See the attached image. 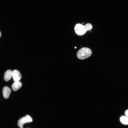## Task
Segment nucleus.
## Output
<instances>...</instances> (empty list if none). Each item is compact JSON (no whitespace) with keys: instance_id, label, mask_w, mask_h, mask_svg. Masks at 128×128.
Segmentation results:
<instances>
[{"instance_id":"nucleus-9","label":"nucleus","mask_w":128,"mask_h":128,"mask_svg":"<svg viewBox=\"0 0 128 128\" xmlns=\"http://www.w3.org/2000/svg\"><path fill=\"white\" fill-rule=\"evenodd\" d=\"M126 115L128 117V110H126L125 112Z\"/></svg>"},{"instance_id":"nucleus-8","label":"nucleus","mask_w":128,"mask_h":128,"mask_svg":"<svg viewBox=\"0 0 128 128\" xmlns=\"http://www.w3.org/2000/svg\"><path fill=\"white\" fill-rule=\"evenodd\" d=\"M120 121L123 124L125 125H128V117L127 116H123L120 118Z\"/></svg>"},{"instance_id":"nucleus-7","label":"nucleus","mask_w":128,"mask_h":128,"mask_svg":"<svg viewBox=\"0 0 128 128\" xmlns=\"http://www.w3.org/2000/svg\"><path fill=\"white\" fill-rule=\"evenodd\" d=\"M22 86V84L19 81H16L13 83L12 88L14 91H15L20 88Z\"/></svg>"},{"instance_id":"nucleus-5","label":"nucleus","mask_w":128,"mask_h":128,"mask_svg":"<svg viewBox=\"0 0 128 128\" xmlns=\"http://www.w3.org/2000/svg\"><path fill=\"white\" fill-rule=\"evenodd\" d=\"M2 91L4 97L5 99H7L9 96L11 90L9 87L5 86L3 87Z\"/></svg>"},{"instance_id":"nucleus-4","label":"nucleus","mask_w":128,"mask_h":128,"mask_svg":"<svg viewBox=\"0 0 128 128\" xmlns=\"http://www.w3.org/2000/svg\"><path fill=\"white\" fill-rule=\"evenodd\" d=\"M12 76L14 82L19 81L22 77L20 72L16 70H14L12 72Z\"/></svg>"},{"instance_id":"nucleus-11","label":"nucleus","mask_w":128,"mask_h":128,"mask_svg":"<svg viewBox=\"0 0 128 128\" xmlns=\"http://www.w3.org/2000/svg\"><path fill=\"white\" fill-rule=\"evenodd\" d=\"M76 48H77L76 47H74V48H75V49H76Z\"/></svg>"},{"instance_id":"nucleus-6","label":"nucleus","mask_w":128,"mask_h":128,"mask_svg":"<svg viewBox=\"0 0 128 128\" xmlns=\"http://www.w3.org/2000/svg\"><path fill=\"white\" fill-rule=\"evenodd\" d=\"M12 76V71L10 70L7 71L5 73L4 79L6 81L9 80Z\"/></svg>"},{"instance_id":"nucleus-1","label":"nucleus","mask_w":128,"mask_h":128,"mask_svg":"<svg viewBox=\"0 0 128 128\" xmlns=\"http://www.w3.org/2000/svg\"><path fill=\"white\" fill-rule=\"evenodd\" d=\"M92 27V25L90 23H87L84 26L78 23L75 25L74 30L76 34L81 36L84 34L87 31L91 30Z\"/></svg>"},{"instance_id":"nucleus-10","label":"nucleus","mask_w":128,"mask_h":128,"mask_svg":"<svg viewBox=\"0 0 128 128\" xmlns=\"http://www.w3.org/2000/svg\"><path fill=\"white\" fill-rule=\"evenodd\" d=\"M1 32L0 31V37H1Z\"/></svg>"},{"instance_id":"nucleus-3","label":"nucleus","mask_w":128,"mask_h":128,"mask_svg":"<svg viewBox=\"0 0 128 128\" xmlns=\"http://www.w3.org/2000/svg\"><path fill=\"white\" fill-rule=\"evenodd\" d=\"M32 121L31 118L29 115H27L19 119L18 121V125L20 128H23V125L25 123L31 122Z\"/></svg>"},{"instance_id":"nucleus-2","label":"nucleus","mask_w":128,"mask_h":128,"mask_svg":"<svg viewBox=\"0 0 128 128\" xmlns=\"http://www.w3.org/2000/svg\"><path fill=\"white\" fill-rule=\"evenodd\" d=\"M92 54L91 50L88 48L83 47L80 49L77 53L78 58L83 59L90 56Z\"/></svg>"}]
</instances>
